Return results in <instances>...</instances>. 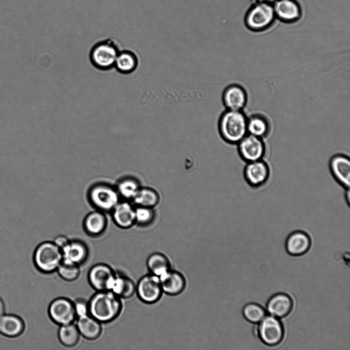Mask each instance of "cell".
Returning a JSON list of instances; mask_svg holds the SVG:
<instances>
[{
  "instance_id": "obj_12",
  "label": "cell",
  "mask_w": 350,
  "mask_h": 350,
  "mask_svg": "<svg viewBox=\"0 0 350 350\" xmlns=\"http://www.w3.org/2000/svg\"><path fill=\"white\" fill-rule=\"evenodd\" d=\"M222 101L225 109L243 110L248 102V94L241 85L232 83L224 89L222 93Z\"/></svg>"
},
{
  "instance_id": "obj_2",
  "label": "cell",
  "mask_w": 350,
  "mask_h": 350,
  "mask_svg": "<svg viewBox=\"0 0 350 350\" xmlns=\"http://www.w3.org/2000/svg\"><path fill=\"white\" fill-rule=\"evenodd\" d=\"M247 120L243 110L225 109L218 121L220 136L229 143L237 144L248 134Z\"/></svg>"
},
{
  "instance_id": "obj_25",
  "label": "cell",
  "mask_w": 350,
  "mask_h": 350,
  "mask_svg": "<svg viewBox=\"0 0 350 350\" xmlns=\"http://www.w3.org/2000/svg\"><path fill=\"white\" fill-rule=\"evenodd\" d=\"M274 10L275 14L284 22H295L301 15L299 5L293 0H279L276 2Z\"/></svg>"
},
{
  "instance_id": "obj_37",
  "label": "cell",
  "mask_w": 350,
  "mask_h": 350,
  "mask_svg": "<svg viewBox=\"0 0 350 350\" xmlns=\"http://www.w3.org/2000/svg\"><path fill=\"white\" fill-rule=\"evenodd\" d=\"M350 192H349V188H347L346 189V192H345V198H346V201L348 203V205L349 204V201H350Z\"/></svg>"
},
{
  "instance_id": "obj_31",
  "label": "cell",
  "mask_w": 350,
  "mask_h": 350,
  "mask_svg": "<svg viewBox=\"0 0 350 350\" xmlns=\"http://www.w3.org/2000/svg\"><path fill=\"white\" fill-rule=\"evenodd\" d=\"M56 272L59 276L67 282L76 281L80 274V265L63 260Z\"/></svg>"
},
{
  "instance_id": "obj_33",
  "label": "cell",
  "mask_w": 350,
  "mask_h": 350,
  "mask_svg": "<svg viewBox=\"0 0 350 350\" xmlns=\"http://www.w3.org/2000/svg\"><path fill=\"white\" fill-rule=\"evenodd\" d=\"M154 209L135 206V224L139 227H147L151 224L155 217Z\"/></svg>"
},
{
  "instance_id": "obj_14",
  "label": "cell",
  "mask_w": 350,
  "mask_h": 350,
  "mask_svg": "<svg viewBox=\"0 0 350 350\" xmlns=\"http://www.w3.org/2000/svg\"><path fill=\"white\" fill-rule=\"evenodd\" d=\"M106 214L94 209L85 216L83 221V228L88 236L97 238L105 233L108 225Z\"/></svg>"
},
{
  "instance_id": "obj_22",
  "label": "cell",
  "mask_w": 350,
  "mask_h": 350,
  "mask_svg": "<svg viewBox=\"0 0 350 350\" xmlns=\"http://www.w3.org/2000/svg\"><path fill=\"white\" fill-rule=\"evenodd\" d=\"M76 326L80 335L88 340L98 339L102 332L101 323L89 314L77 317Z\"/></svg>"
},
{
  "instance_id": "obj_6",
  "label": "cell",
  "mask_w": 350,
  "mask_h": 350,
  "mask_svg": "<svg viewBox=\"0 0 350 350\" xmlns=\"http://www.w3.org/2000/svg\"><path fill=\"white\" fill-rule=\"evenodd\" d=\"M275 15L274 8L271 5L260 2L247 13L245 18V25L252 31H261L272 25Z\"/></svg>"
},
{
  "instance_id": "obj_1",
  "label": "cell",
  "mask_w": 350,
  "mask_h": 350,
  "mask_svg": "<svg viewBox=\"0 0 350 350\" xmlns=\"http://www.w3.org/2000/svg\"><path fill=\"white\" fill-rule=\"evenodd\" d=\"M88 303L89 314L101 323L114 321L122 308L121 298L108 290L97 291Z\"/></svg>"
},
{
  "instance_id": "obj_11",
  "label": "cell",
  "mask_w": 350,
  "mask_h": 350,
  "mask_svg": "<svg viewBox=\"0 0 350 350\" xmlns=\"http://www.w3.org/2000/svg\"><path fill=\"white\" fill-rule=\"evenodd\" d=\"M243 174L248 184L252 188H257L267 181L270 176V168L263 159L247 162Z\"/></svg>"
},
{
  "instance_id": "obj_4",
  "label": "cell",
  "mask_w": 350,
  "mask_h": 350,
  "mask_svg": "<svg viewBox=\"0 0 350 350\" xmlns=\"http://www.w3.org/2000/svg\"><path fill=\"white\" fill-rule=\"evenodd\" d=\"M119 43L113 38H106L95 42L89 53L92 66L101 71L114 68L117 55L121 50Z\"/></svg>"
},
{
  "instance_id": "obj_23",
  "label": "cell",
  "mask_w": 350,
  "mask_h": 350,
  "mask_svg": "<svg viewBox=\"0 0 350 350\" xmlns=\"http://www.w3.org/2000/svg\"><path fill=\"white\" fill-rule=\"evenodd\" d=\"M25 324L19 316L13 314L0 316V334L6 337L15 338L24 332Z\"/></svg>"
},
{
  "instance_id": "obj_8",
  "label": "cell",
  "mask_w": 350,
  "mask_h": 350,
  "mask_svg": "<svg viewBox=\"0 0 350 350\" xmlns=\"http://www.w3.org/2000/svg\"><path fill=\"white\" fill-rule=\"evenodd\" d=\"M162 292L159 277L150 273L142 276L136 285L138 297L147 304L157 302Z\"/></svg>"
},
{
  "instance_id": "obj_17",
  "label": "cell",
  "mask_w": 350,
  "mask_h": 350,
  "mask_svg": "<svg viewBox=\"0 0 350 350\" xmlns=\"http://www.w3.org/2000/svg\"><path fill=\"white\" fill-rule=\"evenodd\" d=\"M63 260L79 265L85 263L89 256V249L83 240H70L61 249Z\"/></svg>"
},
{
  "instance_id": "obj_26",
  "label": "cell",
  "mask_w": 350,
  "mask_h": 350,
  "mask_svg": "<svg viewBox=\"0 0 350 350\" xmlns=\"http://www.w3.org/2000/svg\"><path fill=\"white\" fill-rule=\"evenodd\" d=\"M114 185L120 199L131 202L141 187L139 180L131 175L120 177Z\"/></svg>"
},
{
  "instance_id": "obj_24",
  "label": "cell",
  "mask_w": 350,
  "mask_h": 350,
  "mask_svg": "<svg viewBox=\"0 0 350 350\" xmlns=\"http://www.w3.org/2000/svg\"><path fill=\"white\" fill-rule=\"evenodd\" d=\"M139 58L132 50L121 49L116 59L114 68L120 74L127 75L134 72L139 66Z\"/></svg>"
},
{
  "instance_id": "obj_10",
  "label": "cell",
  "mask_w": 350,
  "mask_h": 350,
  "mask_svg": "<svg viewBox=\"0 0 350 350\" xmlns=\"http://www.w3.org/2000/svg\"><path fill=\"white\" fill-rule=\"evenodd\" d=\"M237 144L239 154L244 161L263 159L266 150L263 138L247 134Z\"/></svg>"
},
{
  "instance_id": "obj_15",
  "label": "cell",
  "mask_w": 350,
  "mask_h": 350,
  "mask_svg": "<svg viewBox=\"0 0 350 350\" xmlns=\"http://www.w3.org/2000/svg\"><path fill=\"white\" fill-rule=\"evenodd\" d=\"M330 171L335 180L344 188L350 186V159L341 154L334 155L329 163Z\"/></svg>"
},
{
  "instance_id": "obj_38",
  "label": "cell",
  "mask_w": 350,
  "mask_h": 350,
  "mask_svg": "<svg viewBox=\"0 0 350 350\" xmlns=\"http://www.w3.org/2000/svg\"><path fill=\"white\" fill-rule=\"evenodd\" d=\"M256 1H259L260 2H266V1H267L269 0H256Z\"/></svg>"
},
{
  "instance_id": "obj_13",
  "label": "cell",
  "mask_w": 350,
  "mask_h": 350,
  "mask_svg": "<svg viewBox=\"0 0 350 350\" xmlns=\"http://www.w3.org/2000/svg\"><path fill=\"white\" fill-rule=\"evenodd\" d=\"M110 213L114 223L121 229L135 225V206L131 201L121 200Z\"/></svg>"
},
{
  "instance_id": "obj_29",
  "label": "cell",
  "mask_w": 350,
  "mask_h": 350,
  "mask_svg": "<svg viewBox=\"0 0 350 350\" xmlns=\"http://www.w3.org/2000/svg\"><path fill=\"white\" fill-rule=\"evenodd\" d=\"M147 266L150 274L158 277L171 268L170 262L167 257L158 252L153 253L148 257Z\"/></svg>"
},
{
  "instance_id": "obj_34",
  "label": "cell",
  "mask_w": 350,
  "mask_h": 350,
  "mask_svg": "<svg viewBox=\"0 0 350 350\" xmlns=\"http://www.w3.org/2000/svg\"><path fill=\"white\" fill-rule=\"evenodd\" d=\"M74 304L77 317L89 314L88 302L84 299H76Z\"/></svg>"
},
{
  "instance_id": "obj_3",
  "label": "cell",
  "mask_w": 350,
  "mask_h": 350,
  "mask_svg": "<svg viewBox=\"0 0 350 350\" xmlns=\"http://www.w3.org/2000/svg\"><path fill=\"white\" fill-rule=\"evenodd\" d=\"M86 199L94 209L110 213L121 200L115 185L106 181H97L87 189Z\"/></svg>"
},
{
  "instance_id": "obj_30",
  "label": "cell",
  "mask_w": 350,
  "mask_h": 350,
  "mask_svg": "<svg viewBox=\"0 0 350 350\" xmlns=\"http://www.w3.org/2000/svg\"><path fill=\"white\" fill-rule=\"evenodd\" d=\"M57 335L59 341L64 346L72 347L78 344L80 335L76 325L72 323L60 325Z\"/></svg>"
},
{
  "instance_id": "obj_7",
  "label": "cell",
  "mask_w": 350,
  "mask_h": 350,
  "mask_svg": "<svg viewBox=\"0 0 350 350\" xmlns=\"http://www.w3.org/2000/svg\"><path fill=\"white\" fill-rule=\"evenodd\" d=\"M48 312L50 319L59 326L74 323L77 318L74 302L66 297L54 299L49 305Z\"/></svg>"
},
{
  "instance_id": "obj_27",
  "label": "cell",
  "mask_w": 350,
  "mask_h": 350,
  "mask_svg": "<svg viewBox=\"0 0 350 350\" xmlns=\"http://www.w3.org/2000/svg\"><path fill=\"white\" fill-rule=\"evenodd\" d=\"M270 130V124L267 118L261 114H254L248 117V134L263 138Z\"/></svg>"
},
{
  "instance_id": "obj_21",
  "label": "cell",
  "mask_w": 350,
  "mask_h": 350,
  "mask_svg": "<svg viewBox=\"0 0 350 350\" xmlns=\"http://www.w3.org/2000/svg\"><path fill=\"white\" fill-rule=\"evenodd\" d=\"M311 245L309 235L303 231H297L290 234L285 241L287 253L293 256H300L308 251Z\"/></svg>"
},
{
  "instance_id": "obj_32",
  "label": "cell",
  "mask_w": 350,
  "mask_h": 350,
  "mask_svg": "<svg viewBox=\"0 0 350 350\" xmlns=\"http://www.w3.org/2000/svg\"><path fill=\"white\" fill-rule=\"evenodd\" d=\"M242 314L248 321L257 323L260 322L266 316L264 308L255 303H249L242 309Z\"/></svg>"
},
{
  "instance_id": "obj_9",
  "label": "cell",
  "mask_w": 350,
  "mask_h": 350,
  "mask_svg": "<svg viewBox=\"0 0 350 350\" xmlns=\"http://www.w3.org/2000/svg\"><path fill=\"white\" fill-rule=\"evenodd\" d=\"M258 334L261 340L269 346L279 344L284 337V330L281 322L271 315L265 316L260 322Z\"/></svg>"
},
{
  "instance_id": "obj_36",
  "label": "cell",
  "mask_w": 350,
  "mask_h": 350,
  "mask_svg": "<svg viewBox=\"0 0 350 350\" xmlns=\"http://www.w3.org/2000/svg\"><path fill=\"white\" fill-rule=\"evenodd\" d=\"M5 304L3 300L0 297V316L5 314Z\"/></svg>"
},
{
  "instance_id": "obj_16",
  "label": "cell",
  "mask_w": 350,
  "mask_h": 350,
  "mask_svg": "<svg viewBox=\"0 0 350 350\" xmlns=\"http://www.w3.org/2000/svg\"><path fill=\"white\" fill-rule=\"evenodd\" d=\"M115 273L108 264L97 263L90 269L88 280L91 287L96 291L107 290L110 279Z\"/></svg>"
},
{
  "instance_id": "obj_18",
  "label": "cell",
  "mask_w": 350,
  "mask_h": 350,
  "mask_svg": "<svg viewBox=\"0 0 350 350\" xmlns=\"http://www.w3.org/2000/svg\"><path fill=\"white\" fill-rule=\"evenodd\" d=\"M159 277L162 292L167 295H178L186 288V279L178 271L170 269Z\"/></svg>"
},
{
  "instance_id": "obj_20",
  "label": "cell",
  "mask_w": 350,
  "mask_h": 350,
  "mask_svg": "<svg viewBox=\"0 0 350 350\" xmlns=\"http://www.w3.org/2000/svg\"><path fill=\"white\" fill-rule=\"evenodd\" d=\"M121 298L128 299L136 292V285L129 277L115 273L110 279L107 287Z\"/></svg>"
},
{
  "instance_id": "obj_28",
  "label": "cell",
  "mask_w": 350,
  "mask_h": 350,
  "mask_svg": "<svg viewBox=\"0 0 350 350\" xmlns=\"http://www.w3.org/2000/svg\"><path fill=\"white\" fill-rule=\"evenodd\" d=\"M160 198L158 192L153 188L141 186L132 202L135 206L154 208L159 204Z\"/></svg>"
},
{
  "instance_id": "obj_5",
  "label": "cell",
  "mask_w": 350,
  "mask_h": 350,
  "mask_svg": "<svg viewBox=\"0 0 350 350\" xmlns=\"http://www.w3.org/2000/svg\"><path fill=\"white\" fill-rule=\"evenodd\" d=\"M63 260L61 249L52 241L42 242L33 253L34 264L38 271L44 274H49L56 271Z\"/></svg>"
},
{
  "instance_id": "obj_35",
  "label": "cell",
  "mask_w": 350,
  "mask_h": 350,
  "mask_svg": "<svg viewBox=\"0 0 350 350\" xmlns=\"http://www.w3.org/2000/svg\"><path fill=\"white\" fill-rule=\"evenodd\" d=\"M70 239L65 235H58L53 240L54 243L61 249L64 247L69 241Z\"/></svg>"
},
{
  "instance_id": "obj_19",
  "label": "cell",
  "mask_w": 350,
  "mask_h": 350,
  "mask_svg": "<svg viewBox=\"0 0 350 350\" xmlns=\"http://www.w3.org/2000/svg\"><path fill=\"white\" fill-rule=\"evenodd\" d=\"M293 302L291 298L284 293H278L272 296L266 304L269 314L277 318L287 316L292 311Z\"/></svg>"
}]
</instances>
